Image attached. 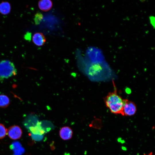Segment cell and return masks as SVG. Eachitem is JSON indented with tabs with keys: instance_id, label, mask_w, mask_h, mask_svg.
Here are the masks:
<instances>
[{
	"instance_id": "obj_1",
	"label": "cell",
	"mask_w": 155,
	"mask_h": 155,
	"mask_svg": "<svg viewBox=\"0 0 155 155\" xmlns=\"http://www.w3.org/2000/svg\"><path fill=\"white\" fill-rule=\"evenodd\" d=\"M114 90L109 92L104 98V101L106 107L111 112L115 114H121L124 115L123 106L124 99L118 95L117 90L113 82Z\"/></svg>"
},
{
	"instance_id": "obj_2",
	"label": "cell",
	"mask_w": 155,
	"mask_h": 155,
	"mask_svg": "<svg viewBox=\"0 0 155 155\" xmlns=\"http://www.w3.org/2000/svg\"><path fill=\"white\" fill-rule=\"evenodd\" d=\"M17 74V70L13 63L8 60L0 62V80L7 79Z\"/></svg>"
},
{
	"instance_id": "obj_3",
	"label": "cell",
	"mask_w": 155,
	"mask_h": 155,
	"mask_svg": "<svg viewBox=\"0 0 155 155\" xmlns=\"http://www.w3.org/2000/svg\"><path fill=\"white\" fill-rule=\"evenodd\" d=\"M136 107L133 102L127 99H124L123 112L124 115L131 116L135 114L136 111Z\"/></svg>"
},
{
	"instance_id": "obj_4",
	"label": "cell",
	"mask_w": 155,
	"mask_h": 155,
	"mask_svg": "<svg viewBox=\"0 0 155 155\" xmlns=\"http://www.w3.org/2000/svg\"><path fill=\"white\" fill-rule=\"evenodd\" d=\"M8 137L13 140L20 139L22 134L21 128L18 126L14 125L9 127L7 129V133Z\"/></svg>"
},
{
	"instance_id": "obj_5",
	"label": "cell",
	"mask_w": 155,
	"mask_h": 155,
	"mask_svg": "<svg viewBox=\"0 0 155 155\" xmlns=\"http://www.w3.org/2000/svg\"><path fill=\"white\" fill-rule=\"evenodd\" d=\"M59 133L60 137L64 140H67L70 139L73 134L72 129L67 126H65L62 127L60 130Z\"/></svg>"
},
{
	"instance_id": "obj_6",
	"label": "cell",
	"mask_w": 155,
	"mask_h": 155,
	"mask_svg": "<svg viewBox=\"0 0 155 155\" xmlns=\"http://www.w3.org/2000/svg\"><path fill=\"white\" fill-rule=\"evenodd\" d=\"M32 40L33 42L36 45L41 46L43 45L46 41L44 35L40 32H36L33 35Z\"/></svg>"
},
{
	"instance_id": "obj_7",
	"label": "cell",
	"mask_w": 155,
	"mask_h": 155,
	"mask_svg": "<svg viewBox=\"0 0 155 155\" xmlns=\"http://www.w3.org/2000/svg\"><path fill=\"white\" fill-rule=\"evenodd\" d=\"M53 6L52 1L50 0H42L38 3L40 9L43 11H47L50 10Z\"/></svg>"
},
{
	"instance_id": "obj_8",
	"label": "cell",
	"mask_w": 155,
	"mask_h": 155,
	"mask_svg": "<svg viewBox=\"0 0 155 155\" xmlns=\"http://www.w3.org/2000/svg\"><path fill=\"white\" fill-rule=\"evenodd\" d=\"M29 129L33 134L42 135L45 133L40 125V121H39L36 125L30 127Z\"/></svg>"
},
{
	"instance_id": "obj_9",
	"label": "cell",
	"mask_w": 155,
	"mask_h": 155,
	"mask_svg": "<svg viewBox=\"0 0 155 155\" xmlns=\"http://www.w3.org/2000/svg\"><path fill=\"white\" fill-rule=\"evenodd\" d=\"M40 125L45 133L49 132L55 128L54 125L49 121L45 120L40 121Z\"/></svg>"
},
{
	"instance_id": "obj_10",
	"label": "cell",
	"mask_w": 155,
	"mask_h": 155,
	"mask_svg": "<svg viewBox=\"0 0 155 155\" xmlns=\"http://www.w3.org/2000/svg\"><path fill=\"white\" fill-rule=\"evenodd\" d=\"M11 10L9 3L7 2H3L0 3V13L3 15L8 14Z\"/></svg>"
},
{
	"instance_id": "obj_11",
	"label": "cell",
	"mask_w": 155,
	"mask_h": 155,
	"mask_svg": "<svg viewBox=\"0 0 155 155\" xmlns=\"http://www.w3.org/2000/svg\"><path fill=\"white\" fill-rule=\"evenodd\" d=\"M26 123L30 124V127L36 125L38 121L37 117L35 115L31 114L29 115L26 118Z\"/></svg>"
},
{
	"instance_id": "obj_12",
	"label": "cell",
	"mask_w": 155,
	"mask_h": 155,
	"mask_svg": "<svg viewBox=\"0 0 155 155\" xmlns=\"http://www.w3.org/2000/svg\"><path fill=\"white\" fill-rule=\"evenodd\" d=\"M10 103V100L7 96L4 94L0 95V107L5 108Z\"/></svg>"
},
{
	"instance_id": "obj_13",
	"label": "cell",
	"mask_w": 155,
	"mask_h": 155,
	"mask_svg": "<svg viewBox=\"0 0 155 155\" xmlns=\"http://www.w3.org/2000/svg\"><path fill=\"white\" fill-rule=\"evenodd\" d=\"M43 16L42 14L40 12H38L36 13L34 19L35 24L36 25L40 24L43 19Z\"/></svg>"
},
{
	"instance_id": "obj_14",
	"label": "cell",
	"mask_w": 155,
	"mask_h": 155,
	"mask_svg": "<svg viewBox=\"0 0 155 155\" xmlns=\"http://www.w3.org/2000/svg\"><path fill=\"white\" fill-rule=\"evenodd\" d=\"M7 133V129L4 126L0 123V139L4 138Z\"/></svg>"
},
{
	"instance_id": "obj_15",
	"label": "cell",
	"mask_w": 155,
	"mask_h": 155,
	"mask_svg": "<svg viewBox=\"0 0 155 155\" xmlns=\"http://www.w3.org/2000/svg\"><path fill=\"white\" fill-rule=\"evenodd\" d=\"M32 137L34 140L36 141H40L42 140L43 138V135H38L32 134Z\"/></svg>"
},
{
	"instance_id": "obj_16",
	"label": "cell",
	"mask_w": 155,
	"mask_h": 155,
	"mask_svg": "<svg viewBox=\"0 0 155 155\" xmlns=\"http://www.w3.org/2000/svg\"><path fill=\"white\" fill-rule=\"evenodd\" d=\"M24 38L26 40L30 41L31 38V33L30 32H27L24 36Z\"/></svg>"
},
{
	"instance_id": "obj_17",
	"label": "cell",
	"mask_w": 155,
	"mask_h": 155,
	"mask_svg": "<svg viewBox=\"0 0 155 155\" xmlns=\"http://www.w3.org/2000/svg\"><path fill=\"white\" fill-rule=\"evenodd\" d=\"M51 148L52 150H54L55 148V147L54 145V142H53L50 144Z\"/></svg>"
},
{
	"instance_id": "obj_18",
	"label": "cell",
	"mask_w": 155,
	"mask_h": 155,
	"mask_svg": "<svg viewBox=\"0 0 155 155\" xmlns=\"http://www.w3.org/2000/svg\"><path fill=\"white\" fill-rule=\"evenodd\" d=\"M148 155H152V153H151L150 154H148Z\"/></svg>"
}]
</instances>
